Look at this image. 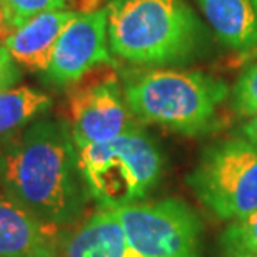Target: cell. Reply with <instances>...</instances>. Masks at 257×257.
Masks as SVG:
<instances>
[{"instance_id":"cell-1","label":"cell","mask_w":257,"mask_h":257,"mask_svg":"<svg viewBox=\"0 0 257 257\" xmlns=\"http://www.w3.org/2000/svg\"><path fill=\"white\" fill-rule=\"evenodd\" d=\"M0 189L50 227L75 224L90 195L80 174L70 125L39 119L4 139Z\"/></svg>"},{"instance_id":"cell-2","label":"cell","mask_w":257,"mask_h":257,"mask_svg":"<svg viewBox=\"0 0 257 257\" xmlns=\"http://www.w3.org/2000/svg\"><path fill=\"white\" fill-rule=\"evenodd\" d=\"M105 10L110 52L127 64L181 67L209 47V30L187 0H110Z\"/></svg>"},{"instance_id":"cell-3","label":"cell","mask_w":257,"mask_h":257,"mask_svg":"<svg viewBox=\"0 0 257 257\" xmlns=\"http://www.w3.org/2000/svg\"><path fill=\"white\" fill-rule=\"evenodd\" d=\"M128 109L147 122L182 136H199L214 127L229 85L200 70L142 67L128 70L122 82Z\"/></svg>"},{"instance_id":"cell-4","label":"cell","mask_w":257,"mask_h":257,"mask_svg":"<svg viewBox=\"0 0 257 257\" xmlns=\"http://www.w3.org/2000/svg\"><path fill=\"white\" fill-rule=\"evenodd\" d=\"M75 149L87 192L102 209L142 202L162 177L164 157L141 125L110 142Z\"/></svg>"},{"instance_id":"cell-5","label":"cell","mask_w":257,"mask_h":257,"mask_svg":"<svg viewBox=\"0 0 257 257\" xmlns=\"http://www.w3.org/2000/svg\"><path fill=\"white\" fill-rule=\"evenodd\" d=\"M200 202L222 220H239L257 209V147L242 136L210 144L189 174Z\"/></svg>"},{"instance_id":"cell-6","label":"cell","mask_w":257,"mask_h":257,"mask_svg":"<svg viewBox=\"0 0 257 257\" xmlns=\"http://www.w3.org/2000/svg\"><path fill=\"white\" fill-rule=\"evenodd\" d=\"M114 212L141 255L200 257V220L182 200L137 202Z\"/></svg>"},{"instance_id":"cell-7","label":"cell","mask_w":257,"mask_h":257,"mask_svg":"<svg viewBox=\"0 0 257 257\" xmlns=\"http://www.w3.org/2000/svg\"><path fill=\"white\" fill-rule=\"evenodd\" d=\"M100 69V67H99ZM77 82L69 97L70 132L75 146L105 144L141 125L128 109L120 80L110 69Z\"/></svg>"},{"instance_id":"cell-8","label":"cell","mask_w":257,"mask_h":257,"mask_svg":"<svg viewBox=\"0 0 257 257\" xmlns=\"http://www.w3.org/2000/svg\"><path fill=\"white\" fill-rule=\"evenodd\" d=\"M100 65H115L107 35V10L77 12L62 30L44 79L55 87H72Z\"/></svg>"},{"instance_id":"cell-9","label":"cell","mask_w":257,"mask_h":257,"mask_svg":"<svg viewBox=\"0 0 257 257\" xmlns=\"http://www.w3.org/2000/svg\"><path fill=\"white\" fill-rule=\"evenodd\" d=\"M75 14L72 9H60L35 15L14 30L4 47L19 67L44 74L60 34Z\"/></svg>"},{"instance_id":"cell-10","label":"cell","mask_w":257,"mask_h":257,"mask_svg":"<svg viewBox=\"0 0 257 257\" xmlns=\"http://www.w3.org/2000/svg\"><path fill=\"white\" fill-rule=\"evenodd\" d=\"M54 229L0 189V257H55Z\"/></svg>"},{"instance_id":"cell-11","label":"cell","mask_w":257,"mask_h":257,"mask_svg":"<svg viewBox=\"0 0 257 257\" xmlns=\"http://www.w3.org/2000/svg\"><path fill=\"white\" fill-rule=\"evenodd\" d=\"M64 257H144L132 247L114 209H102L64 242Z\"/></svg>"},{"instance_id":"cell-12","label":"cell","mask_w":257,"mask_h":257,"mask_svg":"<svg viewBox=\"0 0 257 257\" xmlns=\"http://www.w3.org/2000/svg\"><path fill=\"white\" fill-rule=\"evenodd\" d=\"M205 22L225 47L257 50V9L252 0H195Z\"/></svg>"},{"instance_id":"cell-13","label":"cell","mask_w":257,"mask_h":257,"mask_svg":"<svg viewBox=\"0 0 257 257\" xmlns=\"http://www.w3.org/2000/svg\"><path fill=\"white\" fill-rule=\"evenodd\" d=\"M52 105L45 92L29 85H14L0 92V141L35 122Z\"/></svg>"},{"instance_id":"cell-14","label":"cell","mask_w":257,"mask_h":257,"mask_svg":"<svg viewBox=\"0 0 257 257\" xmlns=\"http://www.w3.org/2000/svg\"><path fill=\"white\" fill-rule=\"evenodd\" d=\"M222 257H257V209L230 222L219 239Z\"/></svg>"},{"instance_id":"cell-15","label":"cell","mask_w":257,"mask_h":257,"mask_svg":"<svg viewBox=\"0 0 257 257\" xmlns=\"http://www.w3.org/2000/svg\"><path fill=\"white\" fill-rule=\"evenodd\" d=\"M230 104L239 115H257V60L242 72L230 89Z\"/></svg>"},{"instance_id":"cell-16","label":"cell","mask_w":257,"mask_h":257,"mask_svg":"<svg viewBox=\"0 0 257 257\" xmlns=\"http://www.w3.org/2000/svg\"><path fill=\"white\" fill-rule=\"evenodd\" d=\"M67 4L69 0H5L7 15L14 30L39 14L67 9Z\"/></svg>"},{"instance_id":"cell-17","label":"cell","mask_w":257,"mask_h":257,"mask_svg":"<svg viewBox=\"0 0 257 257\" xmlns=\"http://www.w3.org/2000/svg\"><path fill=\"white\" fill-rule=\"evenodd\" d=\"M20 77H22L20 67L12 60L7 49L0 47V92L17 85Z\"/></svg>"},{"instance_id":"cell-18","label":"cell","mask_w":257,"mask_h":257,"mask_svg":"<svg viewBox=\"0 0 257 257\" xmlns=\"http://www.w3.org/2000/svg\"><path fill=\"white\" fill-rule=\"evenodd\" d=\"M12 32H14V27L9 20L5 0H0V47H4L9 37L12 35Z\"/></svg>"},{"instance_id":"cell-19","label":"cell","mask_w":257,"mask_h":257,"mask_svg":"<svg viewBox=\"0 0 257 257\" xmlns=\"http://www.w3.org/2000/svg\"><path fill=\"white\" fill-rule=\"evenodd\" d=\"M240 136L257 147V115L247 117V120L244 122L242 128H240Z\"/></svg>"},{"instance_id":"cell-20","label":"cell","mask_w":257,"mask_h":257,"mask_svg":"<svg viewBox=\"0 0 257 257\" xmlns=\"http://www.w3.org/2000/svg\"><path fill=\"white\" fill-rule=\"evenodd\" d=\"M252 4L255 5V9H257V0H252Z\"/></svg>"},{"instance_id":"cell-21","label":"cell","mask_w":257,"mask_h":257,"mask_svg":"<svg viewBox=\"0 0 257 257\" xmlns=\"http://www.w3.org/2000/svg\"><path fill=\"white\" fill-rule=\"evenodd\" d=\"M0 151H2V141H0Z\"/></svg>"},{"instance_id":"cell-22","label":"cell","mask_w":257,"mask_h":257,"mask_svg":"<svg viewBox=\"0 0 257 257\" xmlns=\"http://www.w3.org/2000/svg\"><path fill=\"white\" fill-rule=\"evenodd\" d=\"M94 2H95V4H99V2H100V0H94Z\"/></svg>"}]
</instances>
